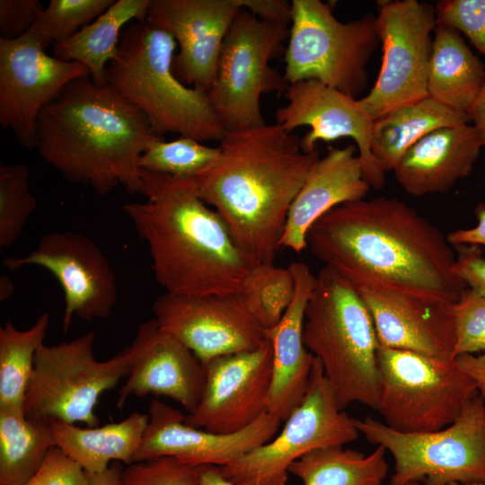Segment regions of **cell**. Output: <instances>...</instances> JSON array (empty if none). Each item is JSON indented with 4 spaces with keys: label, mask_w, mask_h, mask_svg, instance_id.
<instances>
[{
    "label": "cell",
    "mask_w": 485,
    "mask_h": 485,
    "mask_svg": "<svg viewBox=\"0 0 485 485\" xmlns=\"http://www.w3.org/2000/svg\"><path fill=\"white\" fill-rule=\"evenodd\" d=\"M385 453L382 445L367 455L343 446L317 449L295 461L288 472L303 485H382L389 471Z\"/></svg>",
    "instance_id": "obj_30"
},
{
    "label": "cell",
    "mask_w": 485,
    "mask_h": 485,
    "mask_svg": "<svg viewBox=\"0 0 485 485\" xmlns=\"http://www.w3.org/2000/svg\"><path fill=\"white\" fill-rule=\"evenodd\" d=\"M37 201L23 163H0V248L12 246L20 237Z\"/></svg>",
    "instance_id": "obj_35"
},
{
    "label": "cell",
    "mask_w": 485,
    "mask_h": 485,
    "mask_svg": "<svg viewBox=\"0 0 485 485\" xmlns=\"http://www.w3.org/2000/svg\"><path fill=\"white\" fill-rule=\"evenodd\" d=\"M94 340L95 332L89 331L70 341L40 347L23 402L27 419L98 426L94 409L100 396L129 375L136 353L130 345L98 361Z\"/></svg>",
    "instance_id": "obj_9"
},
{
    "label": "cell",
    "mask_w": 485,
    "mask_h": 485,
    "mask_svg": "<svg viewBox=\"0 0 485 485\" xmlns=\"http://www.w3.org/2000/svg\"><path fill=\"white\" fill-rule=\"evenodd\" d=\"M241 10L238 0H151L145 23L175 40L177 78L208 93L225 38Z\"/></svg>",
    "instance_id": "obj_18"
},
{
    "label": "cell",
    "mask_w": 485,
    "mask_h": 485,
    "mask_svg": "<svg viewBox=\"0 0 485 485\" xmlns=\"http://www.w3.org/2000/svg\"><path fill=\"white\" fill-rule=\"evenodd\" d=\"M219 147L192 137L180 136L172 141L153 140L139 159V168L177 178H193L208 169L218 158Z\"/></svg>",
    "instance_id": "obj_34"
},
{
    "label": "cell",
    "mask_w": 485,
    "mask_h": 485,
    "mask_svg": "<svg viewBox=\"0 0 485 485\" xmlns=\"http://www.w3.org/2000/svg\"><path fill=\"white\" fill-rule=\"evenodd\" d=\"M135 359L119 390L120 409L131 397L171 398L188 414L195 411L206 384V365L179 340L163 331L156 320L142 322L131 343Z\"/></svg>",
    "instance_id": "obj_21"
},
{
    "label": "cell",
    "mask_w": 485,
    "mask_h": 485,
    "mask_svg": "<svg viewBox=\"0 0 485 485\" xmlns=\"http://www.w3.org/2000/svg\"><path fill=\"white\" fill-rule=\"evenodd\" d=\"M217 160L192 178L253 265L274 264L287 214L317 153L280 125L226 131Z\"/></svg>",
    "instance_id": "obj_2"
},
{
    "label": "cell",
    "mask_w": 485,
    "mask_h": 485,
    "mask_svg": "<svg viewBox=\"0 0 485 485\" xmlns=\"http://www.w3.org/2000/svg\"><path fill=\"white\" fill-rule=\"evenodd\" d=\"M123 469L118 463H113L105 472L86 473L87 485H119Z\"/></svg>",
    "instance_id": "obj_47"
},
{
    "label": "cell",
    "mask_w": 485,
    "mask_h": 485,
    "mask_svg": "<svg viewBox=\"0 0 485 485\" xmlns=\"http://www.w3.org/2000/svg\"><path fill=\"white\" fill-rule=\"evenodd\" d=\"M375 21L382 66L371 91L359 99L373 121L428 96L431 32L437 24L433 6L418 0L381 1Z\"/></svg>",
    "instance_id": "obj_13"
},
{
    "label": "cell",
    "mask_w": 485,
    "mask_h": 485,
    "mask_svg": "<svg viewBox=\"0 0 485 485\" xmlns=\"http://www.w3.org/2000/svg\"><path fill=\"white\" fill-rule=\"evenodd\" d=\"M436 22L463 32L485 56V0H443L436 9Z\"/></svg>",
    "instance_id": "obj_39"
},
{
    "label": "cell",
    "mask_w": 485,
    "mask_h": 485,
    "mask_svg": "<svg viewBox=\"0 0 485 485\" xmlns=\"http://www.w3.org/2000/svg\"><path fill=\"white\" fill-rule=\"evenodd\" d=\"M284 94L287 104L277 109L276 123L291 133L296 128L309 127L300 139L304 152L317 153L319 141L350 137L358 149L365 180L375 190L383 188L384 172L371 152L373 120L359 100L313 79L289 84Z\"/></svg>",
    "instance_id": "obj_19"
},
{
    "label": "cell",
    "mask_w": 485,
    "mask_h": 485,
    "mask_svg": "<svg viewBox=\"0 0 485 485\" xmlns=\"http://www.w3.org/2000/svg\"><path fill=\"white\" fill-rule=\"evenodd\" d=\"M356 290L370 313L380 346L444 362L454 359L453 304H433L401 294Z\"/></svg>",
    "instance_id": "obj_22"
},
{
    "label": "cell",
    "mask_w": 485,
    "mask_h": 485,
    "mask_svg": "<svg viewBox=\"0 0 485 485\" xmlns=\"http://www.w3.org/2000/svg\"><path fill=\"white\" fill-rule=\"evenodd\" d=\"M409 485H423V484L419 483V482H413V483H410ZM449 485H485V484H481V483H468V484L452 483V484H449Z\"/></svg>",
    "instance_id": "obj_50"
},
{
    "label": "cell",
    "mask_w": 485,
    "mask_h": 485,
    "mask_svg": "<svg viewBox=\"0 0 485 485\" xmlns=\"http://www.w3.org/2000/svg\"><path fill=\"white\" fill-rule=\"evenodd\" d=\"M197 485H236L228 481L221 472L220 467L204 464L197 467Z\"/></svg>",
    "instance_id": "obj_46"
},
{
    "label": "cell",
    "mask_w": 485,
    "mask_h": 485,
    "mask_svg": "<svg viewBox=\"0 0 485 485\" xmlns=\"http://www.w3.org/2000/svg\"><path fill=\"white\" fill-rule=\"evenodd\" d=\"M148 410V425L134 463L171 456L194 466H224L272 439L282 422L266 411L240 431L220 434L189 426L181 411L157 399L151 401Z\"/></svg>",
    "instance_id": "obj_20"
},
{
    "label": "cell",
    "mask_w": 485,
    "mask_h": 485,
    "mask_svg": "<svg viewBox=\"0 0 485 485\" xmlns=\"http://www.w3.org/2000/svg\"><path fill=\"white\" fill-rule=\"evenodd\" d=\"M13 285L6 276L0 278V299L1 301L8 298L13 293Z\"/></svg>",
    "instance_id": "obj_49"
},
{
    "label": "cell",
    "mask_w": 485,
    "mask_h": 485,
    "mask_svg": "<svg viewBox=\"0 0 485 485\" xmlns=\"http://www.w3.org/2000/svg\"><path fill=\"white\" fill-rule=\"evenodd\" d=\"M242 9L254 16L275 23L291 22L292 5L284 0H238Z\"/></svg>",
    "instance_id": "obj_43"
},
{
    "label": "cell",
    "mask_w": 485,
    "mask_h": 485,
    "mask_svg": "<svg viewBox=\"0 0 485 485\" xmlns=\"http://www.w3.org/2000/svg\"><path fill=\"white\" fill-rule=\"evenodd\" d=\"M383 422L401 433L440 430L453 424L479 392L476 383L455 363L378 346Z\"/></svg>",
    "instance_id": "obj_10"
},
{
    "label": "cell",
    "mask_w": 485,
    "mask_h": 485,
    "mask_svg": "<svg viewBox=\"0 0 485 485\" xmlns=\"http://www.w3.org/2000/svg\"><path fill=\"white\" fill-rule=\"evenodd\" d=\"M43 9L39 0H0V38L14 40L24 35Z\"/></svg>",
    "instance_id": "obj_41"
},
{
    "label": "cell",
    "mask_w": 485,
    "mask_h": 485,
    "mask_svg": "<svg viewBox=\"0 0 485 485\" xmlns=\"http://www.w3.org/2000/svg\"><path fill=\"white\" fill-rule=\"evenodd\" d=\"M197 467L171 456L135 462L123 469L119 485H197Z\"/></svg>",
    "instance_id": "obj_38"
},
{
    "label": "cell",
    "mask_w": 485,
    "mask_h": 485,
    "mask_svg": "<svg viewBox=\"0 0 485 485\" xmlns=\"http://www.w3.org/2000/svg\"><path fill=\"white\" fill-rule=\"evenodd\" d=\"M482 147L473 125L442 128L413 145L392 172L408 194L445 193L471 174Z\"/></svg>",
    "instance_id": "obj_25"
},
{
    "label": "cell",
    "mask_w": 485,
    "mask_h": 485,
    "mask_svg": "<svg viewBox=\"0 0 485 485\" xmlns=\"http://www.w3.org/2000/svg\"><path fill=\"white\" fill-rule=\"evenodd\" d=\"M454 357L485 352V297L466 288L453 304Z\"/></svg>",
    "instance_id": "obj_37"
},
{
    "label": "cell",
    "mask_w": 485,
    "mask_h": 485,
    "mask_svg": "<svg viewBox=\"0 0 485 485\" xmlns=\"http://www.w3.org/2000/svg\"><path fill=\"white\" fill-rule=\"evenodd\" d=\"M51 42L33 28L24 35L0 38V124L25 148H36L43 108L72 81L91 75L77 61L46 53Z\"/></svg>",
    "instance_id": "obj_14"
},
{
    "label": "cell",
    "mask_w": 485,
    "mask_h": 485,
    "mask_svg": "<svg viewBox=\"0 0 485 485\" xmlns=\"http://www.w3.org/2000/svg\"><path fill=\"white\" fill-rule=\"evenodd\" d=\"M291 5L286 81L317 80L357 99L366 86V66L380 42L375 16L341 22L320 0H293Z\"/></svg>",
    "instance_id": "obj_7"
},
{
    "label": "cell",
    "mask_w": 485,
    "mask_h": 485,
    "mask_svg": "<svg viewBox=\"0 0 485 485\" xmlns=\"http://www.w3.org/2000/svg\"><path fill=\"white\" fill-rule=\"evenodd\" d=\"M149 415L134 412L125 419L101 427L81 428L49 420L56 445L85 472H105L110 461L134 463Z\"/></svg>",
    "instance_id": "obj_26"
},
{
    "label": "cell",
    "mask_w": 485,
    "mask_h": 485,
    "mask_svg": "<svg viewBox=\"0 0 485 485\" xmlns=\"http://www.w3.org/2000/svg\"><path fill=\"white\" fill-rule=\"evenodd\" d=\"M267 338V337H266ZM198 406L185 415L189 426L229 434L252 424L267 410L272 375V347L219 356L206 364Z\"/></svg>",
    "instance_id": "obj_17"
},
{
    "label": "cell",
    "mask_w": 485,
    "mask_h": 485,
    "mask_svg": "<svg viewBox=\"0 0 485 485\" xmlns=\"http://www.w3.org/2000/svg\"><path fill=\"white\" fill-rule=\"evenodd\" d=\"M2 262L12 271L28 265L40 266L56 277L65 295L64 332L68 331L75 316L88 322L105 319L117 303L118 285L107 258L82 234L63 231L45 234L27 255L6 257Z\"/></svg>",
    "instance_id": "obj_16"
},
{
    "label": "cell",
    "mask_w": 485,
    "mask_h": 485,
    "mask_svg": "<svg viewBox=\"0 0 485 485\" xmlns=\"http://www.w3.org/2000/svg\"><path fill=\"white\" fill-rule=\"evenodd\" d=\"M467 113L430 97L399 107L373 121L371 152L381 169L393 171L404 154L428 134L469 123Z\"/></svg>",
    "instance_id": "obj_28"
},
{
    "label": "cell",
    "mask_w": 485,
    "mask_h": 485,
    "mask_svg": "<svg viewBox=\"0 0 485 485\" xmlns=\"http://www.w3.org/2000/svg\"><path fill=\"white\" fill-rule=\"evenodd\" d=\"M311 252L356 289L455 303L467 288L453 245L436 225L395 198L377 197L331 209L306 234Z\"/></svg>",
    "instance_id": "obj_1"
},
{
    "label": "cell",
    "mask_w": 485,
    "mask_h": 485,
    "mask_svg": "<svg viewBox=\"0 0 485 485\" xmlns=\"http://www.w3.org/2000/svg\"><path fill=\"white\" fill-rule=\"evenodd\" d=\"M369 188L356 147L330 148L312 166L291 204L281 248L302 252L307 248L306 234L316 220L339 205L363 199Z\"/></svg>",
    "instance_id": "obj_24"
},
{
    "label": "cell",
    "mask_w": 485,
    "mask_h": 485,
    "mask_svg": "<svg viewBox=\"0 0 485 485\" xmlns=\"http://www.w3.org/2000/svg\"><path fill=\"white\" fill-rule=\"evenodd\" d=\"M48 325L49 314L43 313L27 330L17 329L11 321L0 328V408L23 411L36 354Z\"/></svg>",
    "instance_id": "obj_32"
},
{
    "label": "cell",
    "mask_w": 485,
    "mask_h": 485,
    "mask_svg": "<svg viewBox=\"0 0 485 485\" xmlns=\"http://www.w3.org/2000/svg\"><path fill=\"white\" fill-rule=\"evenodd\" d=\"M176 47L171 34L129 23L107 66L106 84L143 111L158 137L176 133L202 143L220 142L226 130L208 93L187 86L173 73Z\"/></svg>",
    "instance_id": "obj_5"
},
{
    "label": "cell",
    "mask_w": 485,
    "mask_h": 485,
    "mask_svg": "<svg viewBox=\"0 0 485 485\" xmlns=\"http://www.w3.org/2000/svg\"><path fill=\"white\" fill-rule=\"evenodd\" d=\"M158 137L141 110L88 75L69 83L40 111L36 149L71 183L100 195L120 186L134 195L143 188L139 159Z\"/></svg>",
    "instance_id": "obj_4"
},
{
    "label": "cell",
    "mask_w": 485,
    "mask_h": 485,
    "mask_svg": "<svg viewBox=\"0 0 485 485\" xmlns=\"http://www.w3.org/2000/svg\"><path fill=\"white\" fill-rule=\"evenodd\" d=\"M285 421L269 442L219 466L222 474L236 485H287L295 461L313 450L343 446L359 436L354 419L338 407L315 357L305 397Z\"/></svg>",
    "instance_id": "obj_12"
},
{
    "label": "cell",
    "mask_w": 485,
    "mask_h": 485,
    "mask_svg": "<svg viewBox=\"0 0 485 485\" xmlns=\"http://www.w3.org/2000/svg\"><path fill=\"white\" fill-rule=\"evenodd\" d=\"M456 248L455 271L468 288L485 297V259L479 245L461 244Z\"/></svg>",
    "instance_id": "obj_42"
},
{
    "label": "cell",
    "mask_w": 485,
    "mask_h": 485,
    "mask_svg": "<svg viewBox=\"0 0 485 485\" xmlns=\"http://www.w3.org/2000/svg\"><path fill=\"white\" fill-rule=\"evenodd\" d=\"M485 398V397H484Z\"/></svg>",
    "instance_id": "obj_51"
},
{
    "label": "cell",
    "mask_w": 485,
    "mask_h": 485,
    "mask_svg": "<svg viewBox=\"0 0 485 485\" xmlns=\"http://www.w3.org/2000/svg\"><path fill=\"white\" fill-rule=\"evenodd\" d=\"M295 294L280 321L265 334L272 347V375L266 411L285 421L304 401L314 357L303 341L305 309L316 276L304 262L288 266Z\"/></svg>",
    "instance_id": "obj_23"
},
{
    "label": "cell",
    "mask_w": 485,
    "mask_h": 485,
    "mask_svg": "<svg viewBox=\"0 0 485 485\" xmlns=\"http://www.w3.org/2000/svg\"><path fill=\"white\" fill-rule=\"evenodd\" d=\"M370 443L393 460L389 485L485 484V398L478 393L459 418L436 431L401 433L371 417L354 419Z\"/></svg>",
    "instance_id": "obj_8"
},
{
    "label": "cell",
    "mask_w": 485,
    "mask_h": 485,
    "mask_svg": "<svg viewBox=\"0 0 485 485\" xmlns=\"http://www.w3.org/2000/svg\"><path fill=\"white\" fill-rule=\"evenodd\" d=\"M303 341L320 361L340 410L355 402L377 410L379 343L372 317L356 288L326 266L305 309Z\"/></svg>",
    "instance_id": "obj_6"
},
{
    "label": "cell",
    "mask_w": 485,
    "mask_h": 485,
    "mask_svg": "<svg viewBox=\"0 0 485 485\" xmlns=\"http://www.w3.org/2000/svg\"><path fill=\"white\" fill-rule=\"evenodd\" d=\"M57 446L48 421L0 408V485H22Z\"/></svg>",
    "instance_id": "obj_31"
},
{
    "label": "cell",
    "mask_w": 485,
    "mask_h": 485,
    "mask_svg": "<svg viewBox=\"0 0 485 485\" xmlns=\"http://www.w3.org/2000/svg\"><path fill=\"white\" fill-rule=\"evenodd\" d=\"M145 202L123 205L148 245L151 268L165 293L181 295L240 293L255 266L226 225L197 194L192 178L141 169Z\"/></svg>",
    "instance_id": "obj_3"
},
{
    "label": "cell",
    "mask_w": 485,
    "mask_h": 485,
    "mask_svg": "<svg viewBox=\"0 0 485 485\" xmlns=\"http://www.w3.org/2000/svg\"><path fill=\"white\" fill-rule=\"evenodd\" d=\"M484 84L485 66L461 33L437 23L428 74V97L469 115Z\"/></svg>",
    "instance_id": "obj_27"
},
{
    "label": "cell",
    "mask_w": 485,
    "mask_h": 485,
    "mask_svg": "<svg viewBox=\"0 0 485 485\" xmlns=\"http://www.w3.org/2000/svg\"><path fill=\"white\" fill-rule=\"evenodd\" d=\"M475 214L478 223L471 228L457 229L447 235L453 246L461 244L485 245V205L480 204Z\"/></svg>",
    "instance_id": "obj_44"
},
{
    "label": "cell",
    "mask_w": 485,
    "mask_h": 485,
    "mask_svg": "<svg viewBox=\"0 0 485 485\" xmlns=\"http://www.w3.org/2000/svg\"><path fill=\"white\" fill-rule=\"evenodd\" d=\"M151 0H117L101 15L69 40L52 44L53 56L77 61L100 85L106 84V68L118 51L123 27L131 20L145 23Z\"/></svg>",
    "instance_id": "obj_29"
},
{
    "label": "cell",
    "mask_w": 485,
    "mask_h": 485,
    "mask_svg": "<svg viewBox=\"0 0 485 485\" xmlns=\"http://www.w3.org/2000/svg\"><path fill=\"white\" fill-rule=\"evenodd\" d=\"M115 0H51L32 28L51 44L64 42L106 12Z\"/></svg>",
    "instance_id": "obj_36"
},
{
    "label": "cell",
    "mask_w": 485,
    "mask_h": 485,
    "mask_svg": "<svg viewBox=\"0 0 485 485\" xmlns=\"http://www.w3.org/2000/svg\"><path fill=\"white\" fill-rule=\"evenodd\" d=\"M469 117L478 130L485 146V84L469 112Z\"/></svg>",
    "instance_id": "obj_48"
},
{
    "label": "cell",
    "mask_w": 485,
    "mask_h": 485,
    "mask_svg": "<svg viewBox=\"0 0 485 485\" xmlns=\"http://www.w3.org/2000/svg\"><path fill=\"white\" fill-rule=\"evenodd\" d=\"M454 361L476 383L479 392L485 397V352L478 356H459Z\"/></svg>",
    "instance_id": "obj_45"
},
{
    "label": "cell",
    "mask_w": 485,
    "mask_h": 485,
    "mask_svg": "<svg viewBox=\"0 0 485 485\" xmlns=\"http://www.w3.org/2000/svg\"><path fill=\"white\" fill-rule=\"evenodd\" d=\"M22 485H87V478L76 462L55 446L39 470Z\"/></svg>",
    "instance_id": "obj_40"
},
{
    "label": "cell",
    "mask_w": 485,
    "mask_h": 485,
    "mask_svg": "<svg viewBox=\"0 0 485 485\" xmlns=\"http://www.w3.org/2000/svg\"><path fill=\"white\" fill-rule=\"evenodd\" d=\"M153 311L160 329L204 364L219 356L253 350L267 339L242 292L205 295L164 292L154 301Z\"/></svg>",
    "instance_id": "obj_15"
},
{
    "label": "cell",
    "mask_w": 485,
    "mask_h": 485,
    "mask_svg": "<svg viewBox=\"0 0 485 485\" xmlns=\"http://www.w3.org/2000/svg\"><path fill=\"white\" fill-rule=\"evenodd\" d=\"M287 24L261 20L242 9L222 46L208 97L226 131L265 124L260 99L269 93H285L289 86L269 61L285 53Z\"/></svg>",
    "instance_id": "obj_11"
},
{
    "label": "cell",
    "mask_w": 485,
    "mask_h": 485,
    "mask_svg": "<svg viewBox=\"0 0 485 485\" xmlns=\"http://www.w3.org/2000/svg\"><path fill=\"white\" fill-rule=\"evenodd\" d=\"M242 294L261 326L270 329L280 321L292 302L294 278L288 268L256 265L246 277Z\"/></svg>",
    "instance_id": "obj_33"
}]
</instances>
